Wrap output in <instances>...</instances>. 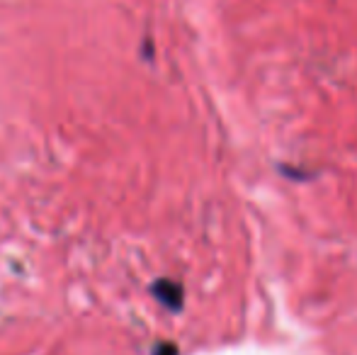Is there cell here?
<instances>
[{"label":"cell","mask_w":357,"mask_h":355,"mask_svg":"<svg viewBox=\"0 0 357 355\" xmlns=\"http://www.w3.org/2000/svg\"><path fill=\"white\" fill-rule=\"evenodd\" d=\"M153 294L158 297V302H163L168 309H180L183 307V289L173 280H158L153 285Z\"/></svg>","instance_id":"cell-1"}]
</instances>
